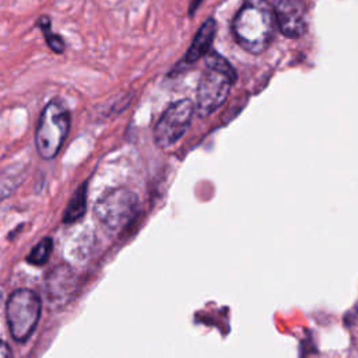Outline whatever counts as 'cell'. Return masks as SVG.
I'll use <instances>...</instances> for the list:
<instances>
[{
	"instance_id": "cell-7",
	"label": "cell",
	"mask_w": 358,
	"mask_h": 358,
	"mask_svg": "<svg viewBox=\"0 0 358 358\" xmlns=\"http://www.w3.org/2000/svg\"><path fill=\"white\" fill-rule=\"evenodd\" d=\"M275 24L288 38H298L306 31V7L303 0H274Z\"/></svg>"
},
{
	"instance_id": "cell-10",
	"label": "cell",
	"mask_w": 358,
	"mask_h": 358,
	"mask_svg": "<svg viewBox=\"0 0 358 358\" xmlns=\"http://www.w3.org/2000/svg\"><path fill=\"white\" fill-rule=\"evenodd\" d=\"M25 173L27 166L22 164L7 166L0 172V203L18 189L25 178Z\"/></svg>"
},
{
	"instance_id": "cell-2",
	"label": "cell",
	"mask_w": 358,
	"mask_h": 358,
	"mask_svg": "<svg viewBox=\"0 0 358 358\" xmlns=\"http://www.w3.org/2000/svg\"><path fill=\"white\" fill-rule=\"evenodd\" d=\"M235 80L236 73L234 67L221 55L210 53L197 85V115L206 117L214 113L225 102Z\"/></svg>"
},
{
	"instance_id": "cell-1",
	"label": "cell",
	"mask_w": 358,
	"mask_h": 358,
	"mask_svg": "<svg viewBox=\"0 0 358 358\" xmlns=\"http://www.w3.org/2000/svg\"><path fill=\"white\" fill-rule=\"evenodd\" d=\"M275 25L273 6L267 0H246L232 21V32L239 46L257 55L270 45Z\"/></svg>"
},
{
	"instance_id": "cell-13",
	"label": "cell",
	"mask_w": 358,
	"mask_h": 358,
	"mask_svg": "<svg viewBox=\"0 0 358 358\" xmlns=\"http://www.w3.org/2000/svg\"><path fill=\"white\" fill-rule=\"evenodd\" d=\"M53 250V241L52 238H43L41 242H38L32 250L28 253L27 256V262L32 266H43L45 263H48L50 255Z\"/></svg>"
},
{
	"instance_id": "cell-6",
	"label": "cell",
	"mask_w": 358,
	"mask_h": 358,
	"mask_svg": "<svg viewBox=\"0 0 358 358\" xmlns=\"http://www.w3.org/2000/svg\"><path fill=\"white\" fill-rule=\"evenodd\" d=\"M194 113L190 99H180L169 105L154 127V141L157 147L166 150L175 145L187 131Z\"/></svg>"
},
{
	"instance_id": "cell-12",
	"label": "cell",
	"mask_w": 358,
	"mask_h": 358,
	"mask_svg": "<svg viewBox=\"0 0 358 358\" xmlns=\"http://www.w3.org/2000/svg\"><path fill=\"white\" fill-rule=\"evenodd\" d=\"M36 25H38L39 29L42 31V34H43V36H45V41H46L48 46L50 48V50L55 52V53H59V55L63 53L64 49H66V43H64L63 38H62L59 34H56V32L52 31L50 18H49L48 15H41V18L38 20Z\"/></svg>"
},
{
	"instance_id": "cell-14",
	"label": "cell",
	"mask_w": 358,
	"mask_h": 358,
	"mask_svg": "<svg viewBox=\"0 0 358 358\" xmlns=\"http://www.w3.org/2000/svg\"><path fill=\"white\" fill-rule=\"evenodd\" d=\"M13 352L10 350V347L7 345V343H4L3 340H0V358H6L10 357Z\"/></svg>"
},
{
	"instance_id": "cell-4",
	"label": "cell",
	"mask_w": 358,
	"mask_h": 358,
	"mask_svg": "<svg viewBox=\"0 0 358 358\" xmlns=\"http://www.w3.org/2000/svg\"><path fill=\"white\" fill-rule=\"evenodd\" d=\"M138 197L134 192L116 187L103 193L94 206V215L99 225L110 234L120 232L136 218Z\"/></svg>"
},
{
	"instance_id": "cell-3",
	"label": "cell",
	"mask_w": 358,
	"mask_h": 358,
	"mask_svg": "<svg viewBox=\"0 0 358 358\" xmlns=\"http://www.w3.org/2000/svg\"><path fill=\"white\" fill-rule=\"evenodd\" d=\"M70 130V113L66 106L52 99L41 112L36 131L35 145L38 154L43 159H53L62 150Z\"/></svg>"
},
{
	"instance_id": "cell-5",
	"label": "cell",
	"mask_w": 358,
	"mask_h": 358,
	"mask_svg": "<svg viewBox=\"0 0 358 358\" xmlns=\"http://www.w3.org/2000/svg\"><path fill=\"white\" fill-rule=\"evenodd\" d=\"M42 312L39 295L29 288L15 289L6 302V319L11 337L17 343L27 341L35 331Z\"/></svg>"
},
{
	"instance_id": "cell-15",
	"label": "cell",
	"mask_w": 358,
	"mask_h": 358,
	"mask_svg": "<svg viewBox=\"0 0 358 358\" xmlns=\"http://www.w3.org/2000/svg\"><path fill=\"white\" fill-rule=\"evenodd\" d=\"M200 1H201V0H193V1H192V4H190V14L194 11V8H197V6L200 4Z\"/></svg>"
},
{
	"instance_id": "cell-9",
	"label": "cell",
	"mask_w": 358,
	"mask_h": 358,
	"mask_svg": "<svg viewBox=\"0 0 358 358\" xmlns=\"http://www.w3.org/2000/svg\"><path fill=\"white\" fill-rule=\"evenodd\" d=\"M215 36V21L213 18H208L204 21V24L200 27L197 31L186 56L185 62L186 63H194L203 56H206L211 48V43Z\"/></svg>"
},
{
	"instance_id": "cell-8",
	"label": "cell",
	"mask_w": 358,
	"mask_h": 358,
	"mask_svg": "<svg viewBox=\"0 0 358 358\" xmlns=\"http://www.w3.org/2000/svg\"><path fill=\"white\" fill-rule=\"evenodd\" d=\"M45 285L48 298L52 303H64L74 294L77 280L69 266L60 264L48 273Z\"/></svg>"
},
{
	"instance_id": "cell-11",
	"label": "cell",
	"mask_w": 358,
	"mask_h": 358,
	"mask_svg": "<svg viewBox=\"0 0 358 358\" xmlns=\"http://www.w3.org/2000/svg\"><path fill=\"white\" fill-rule=\"evenodd\" d=\"M87 185H88L87 180L83 182L71 196L63 214L64 224H74L76 221L84 217L87 211Z\"/></svg>"
}]
</instances>
